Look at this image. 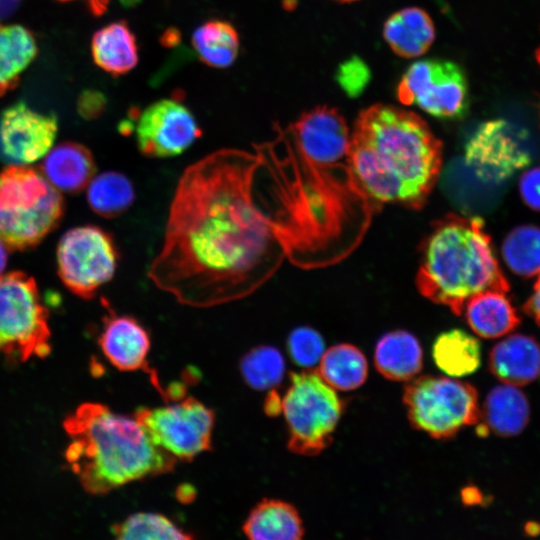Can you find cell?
<instances>
[{"label":"cell","mask_w":540,"mask_h":540,"mask_svg":"<svg viewBox=\"0 0 540 540\" xmlns=\"http://www.w3.org/2000/svg\"><path fill=\"white\" fill-rule=\"evenodd\" d=\"M279 131L291 149L310 164L329 165L348 158L349 129L336 108L318 106Z\"/></svg>","instance_id":"obj_13"},{"label":"cell","mask_w":540,"mask_h":540,"mask_svg":"<svg viewBox=\"0 0 540 540\" xmlns=\"http://www.w3.org/2000/svg\"><path fill=\"white\" fill-rule=\"evenodd\" d=\"M411 425L444 440L480 420L478 394L469 383L442 376H421L404 389Z\"/></svg>","instance_id":"obj_7"},{"label":"cell","mask_w":540,"mask_h":540,"mask_svg":"<svg viewBox=\"0 0 540 540\" xmlns=\"http://www.w3.org/2000/svg\"><path fill=\"white\" fill-rule=\"evenodd\" d=\"M317 373L332 388L350 391L365 382L368 365L356 346L338 344L324 352Z\"/></svg>","instance_id":"obj_27"},{"label":"cell","mask_w":540,"mask_h":540,"mask_svg":"<svg viewBox=\"0 0 540 540\" xmlns=\"http://www.w3.org/2000/svg\"><path fill=\"white\" fill-rule=\"evenodd\" d=\"M135 189L123 173L106 171L88 184L87 201L94 213L105 218H115L125 213L135 201Z\"/></svg>","instance_id":"obj_29"},{"label":"cell","mask_w":540,"mask_h":540,"mask_svg":"<svg viewBox=\"0 0 540 540\" xmlns=\"http://www.w3.org/2000/svg\"><path fill=\"white\" fill-rule=\"evenodd\" d=\"M465 164L484 182L499 183L530 162L512 127L502 119L480 124L465 144Z\"/></svg>","instance_id":"obj_14"},{"label":"cell","mask_w":540,"mask_h":540,"mask_svg":"<svg viewBox=\"0 0 540 540\" xmlns=\"http://www.w3.org/2000/svg\"><path fill=\"white\" fill-rule=\"evenodd\" d=\"M530 406L525 394L518 386L503 383L494 387L487 395L480 411V420L486 430L501 437L521 433L529 422Z\"/></svg>","instance_id":"obj_20"},{"label":"cell","mask_w":540,"mask_h":540,"mask_svg":"<svg viewBox=\"0 0 540 540\" xmlns=\"http://www.w3.org/2000/svg\"><path fill=\"white\" fill-rule=\"evenodd\" d=\"M62 2L71 1V0H59ZM90 7L93 12L96 14L102 12L107 4V0H89Z\"/></svg>","instance_id":"obj_40"},{"label":"cell","mask_w":540,"mask_h":540,"mask_svg":"<svg viewBox=\"0 0 540 540\" xmlns=\"http://www.w3.org/2000/svg\"><path fill=\"white\" fill-rule=\"evenodd\" d=\"M383 36L393 52L404 58L424 54L435 39V27L426 11L404 8L384 23Z\"/></svg>","instance_id":"obj_19"},{"label":"cell","mask_w":540,"mask_h":540,"mask_svg":"<svg viewBox=\"0 0 540 540\" xmlns=\"http://www.w3.org/2000/svg\"><path fill=\"white\" fill-rule=\"evenodd\" d=\"M243 533L253 540H298L304 528L297 509L282 500L263 499L249 513Z\"/></svg>","instance_id":"obj_22"},{"label":"cell","mask_w":540,"mask_h":540,"mask_svg":"<svg viewBox=\"0 0 540 540\" xmlns=\"http://www.w3.org/2000/svg\"><path fill=\"white\" fill-rule=\"evenodd\" d=\"M112 533L121 540H177L194 536L180 528L165 515L153 512H138L112 526Z\"/></svg>","instance_id":"obj_32"},{"label":"cell","mask_w":540,"mask_h":540,"mask_svg":"<svg viewBox=\"0 0 540 540\" xmlns=\"http://www.w3.org/2000/svg\"><path fill=\"white\" fill-rule=\"evenodd\" d=\"M48 311L34 279L13 271L0 276V354L19 361L51 351Z\"/></svg>","instance_id":"obj_8"},{"label":"cell","mask_w":540,"mask_h":540,"mask_svg":"<svg viewBox=\"0 0 540 540\" xmlns=\"http://www.w3.org/2000/svg\"><path fill=\"white\" fill-rule=\"evenodd\" d=\"M535 56H536L537 63L540 66V46L537 48L535 52Z\"/></svg>","instance_id":"obj_41"},{"label":"cell","mask_w":540,"mask_h":540,"mask_svg":"<svg viewBox=\"0 0 540 540\" xmlns=\"http://www.w3.org/2000/svg\"><path fill=\"white\" fill-rule=\"evenodd\" d=\"M91 53L95 64L113 76L130 72L138 63L136 37L123 20L112 22L94 33Z\"/></svg>","instance_id":"obj_23"},{"label":"cell","mask_w":540,"mask_h":540,"mask_svg":"<svg viewBox=\"0 0 540 540\" xmlns=\"http://www.w3.org/2000/svg\"><path fill=\"white\" fill-rule=\"evenodd\" d=\"M288 353L291 360L303 368H311L320 362L325 344L322 336L306 326L297 327L288 336Z\"/></svg>","instance_id":"obj_33"},{"label":"cell","mask_w":540,"mask_h":540,"mask_svg":"<svg viewBox=\"0 0 540 540\" xmlns=\"http://www.w3.org/2000/svg\"><path fill=\"white\" fill-rule=\"evenodd\" d=\"M416 285L458 316L472 296L509 290L482 220L453 213L435 222L424 240Z\"/></svg>","instance_id":"obj_4"},{"label":"cell","mask_w":540,"mask_h":540,"mask_svg":"<svg viewBox=\"0 0 540 540\" xmlns=\"http://www.w3.org/2000/svg\"><path fill=\"white\" fill-rule=\"evenodd\" d=\"M8 261V247L0 240V276L7 265Z\"/></svg>","instance_id":"obj_39"},{"label":"cell","mask_w":540,"mask_h":540,"mask_svg":"<svg viewBox=\"0 0 540 540\" xmlns=\"http://www.w3.org/2000/svg\"><path fill=\"white\" fill-rule=\"evenodd\" d=\"M240 372L250 388L259 391L271 390L283 380L285 361L277 348L261 345L242 357Z\"/></svg>","instance_id":"obj_31"},{"label":"cell","mask_w":540,"mask_h":540,"mask_svg":"<svg viewBox=\"0 0 540 540\" xmlns=\"http://www.w3.org/2000/svg\"><path fill=\"white\" fill-rule=\"evenodd\" d=\"M538 111H539V119H540V102H539V106H538Z\"/></svg>","instance_id":"obj_43"},{"label":"cell","mask_w":540,"mask_h":540,"mask_svg":"<svg viewBox=\"0 0 540 540\" xmlns=\"http://www.w3.org/2000/svg\"><path fill=\"white\" fill-rule=\"evenodd\" d=\"M65 461L83 489L106 494L128 483L171 472L177 460L153 443L135 417L104 404L79 405L63 422Z\"/></svg>","instance_id":"obj_3"},{"label":"cell","mask_w":540,"mask_h":540,"mask_svg":"<svg viewBox=\"0 0 540 540\" xmlns=\"http://www.w3.org/2000/svg\"><path fill=\"white\" fill-rule=\"evenodd\" d=\"M437 367L453 377L474 373L481 363L479 341L461 329L445 331L437 336L432 347Z\"/></svg>","instance_id":"obj_26"},{"label":"cell","mask_w":540,"mask_h":540,"mask_svg":"<svg viewBox=\"0 0 540 540\" xmlns=\"http://www.w3.org/2000/svg\"><path fill=\"white\" fill-rule=\"evenodd\" d=\"M338 1H341V2H351V1H355V0H338Z\"/></svg>","instance_id":"obj_42"},{"label":"cell","mask_w":540,"mask_h":540,"mask_svg":"<svg viewBox=\"0 0 540 540\" xmlns=\"http://www.w3.org/2000/svg\"><path fill=\"white\" fill-rule=\"evenodd\" d=\"M134 417L153 443L177 461H190L211 449L215 414L194 397L157 408L143 407Z\"/></svg>","instance_id":"obj_10"},{"label":"cell","mask_w":540,"mask_h":540,"mask_svg":"<svg viewBox=\"0 0 540 540\" xmlns=\"http://www.w3.org/2000/svg\"><path fill=\"white\" fill-rule=\"evenodd\" d=\"M519 190L525 204L540 211V166L530 168L521 175Z\"/></svg>","instance_id":"obj_34"},{"label":"cell","mask_w":540,"mask_h":540,"mask_svg":"<svg viewBox=\"0 0 540 540\" xmlns=\"http://www.w3.org/2000/svg\"><path fill=\"white\" fill-rule=\"evenodd\" d=\"M344 404L317 372L290 374V385L281 399L288 428L290 451L314 456L332 442Z\"/></svg>","instance_id":"obj_6"},{"label":"cell","mask_w":540,"mask_h":540,"mask_svg":"<svg viewBox=\"0 0 540 540\" xmlns=\"http://www.w3.org/2000/svg\"><path fill=\"white\" fill-rule=\"evenodd\" d=\"M488 364L503 383L528 384L540 375V345L530 336L510 335L492 348Z\"/></svg>","instance_id":"obj_17"},{"label":"cell","mask_w":540,"mask_h":540,"mask_svg":"<svg viewBox=\"0 0 540 540\" xmlns=\"http://www.w3.org/2000/svg\"><path fill=\"white\" fill-rule=\"evenodd\" d=\"M469 327L482 338H498L513 331L520 318L506 292L486 290L472 296L464 307Z\"/></svg>","instance_id":"obj_21"},{"label":"cell","mask_w":540,"mask_h":540,"mask_svg":"<svg viewBox=\"0 0 540 540\" xmlns=\"http://www.w3.org/2000/svg\"><path fill=\"white\" fill-rule=\"evenodd\" d=\"M57 130L54 114L40 113L19 101L1 112V152L17 164L35 162L50 150Z\"/></svg>","instance_id":"obj_15"},{"label":"cell","mask_w":540,"mask_h":540,"mask_svg":"<svg viewBox=\"0 0 540 540\" xmlns=\"http://www.w3.org/2000/svg\"><path fill=\"white\" fill-rule=\"evenodd\" d=\"M23 0H0V22L12 16Z\"/></svg>","instance_id":"obj_38"},{"label":"cell","mask_w":540,"mask_h":540,"mask_svg":"<svg viewBox=\"0 0 540 540\" xmlns=\"http://www.w3.org/2000/svg\"><path fill=\"white\" fill-rule=\"evenodd\" d=\"M119 253L110 233L95 225L68 230L57 247V270L74 294L91 299L117 269Z\"/></svg>","instance_id":"obj_9"},{"label":"cell","mask_w":540,"mask_h":540,"mask_svg":"<svg viewBox=\"0 0 540 540\" xmlns=\"http://www.w3.org/2000/svg\"><path fill=\"white\" fill-rule=\"evenodd\" d=\"M348 161L375 200L419 208L439 177L442 143L414 112L375 104L355 121Z\"/></svg>","instance_id":"obj_2"},{"label":"cell","mask_w":540,"mask_h":540,"mask_svg":"<svg viewBox=\"0 0 540 540\" xmlns=\"http://www.w3.org/2000/svg\"><path fill=\"white\" fill-rule=\"evenodd\" d=\"M38 53L33 33L24 26L0 25V96L13 89Z\"/></svg>","instance_id":"obj_25"},{"label":"cell","mask_w":540,"mask_h":540,"mask_svg":"<svg viewBox=\"0 0 540 540\" xmlns=\"http://www.w3.org/2000/svg\"><path fill=\"white\" fill-rule=\"evenodd\" d=\"M258 166L254 151L224 148L179 178L147 275L182 305L241 300L278 269L285 253L258 196Z\"/></svg>","instance_id":"obj_1"},{"label":"cell","mask_w":540,"mask_h":540,"mask_svg":"<svg viewBox=\"0 0 540 540\" xmlns=\"http://www.w3.org/2000/svg\"><path fill=\"white\" fill-rule=\"evenodd\" d=\"M137 147L150 158L182 154L202 135L194 115L176 99H161L147 106L136 119Z\"/></svg>","instance_id":"obj_12"},{"label":"cell","mask_w":540,"mask_h":540,"mask_svg":"<svg viewBox=\"0 0 540 540\" xmlns=\"http://www.w3.org/2000/svg\"><path fill=\"white\" fill-rule=\"evenodd\" d=\"M281 399L278 393L271 389L265 399V413L269 416H276L281 413Z\"/></svg>","instance_id":"obj_37"},{"label":"cell","mask_w":540,"mask_h":540,"mask_svg":"<svg viewBox=\"0 0 540 540\" xmlns=\"http://www.w3.org/2000/svg\"><path fill=\"white\" fill-rule=\"evenodd\" d=\"M41 171L56 189L77 193L93 179L96 164L87 147L76 142H63L48 152Z\"/></svg>","instance_id":"obj_18"},{"label":"cell","mask_w":540,"mask_h":540,"mask_svg":"<svg viewBox=\"0 0 540 540\" xmlns=\"http://www.w3.org/2000/svg\"><path fill=\"white\" fill-rule=\"evenodd\" d=\"M103 318L98 344L106 359L118 370L146 371L152 384L163 395L156 373L148 367L151 340L146 328L129 315H119L110 307Z\"/></svg>","instance_id":"obj_16"},{"label":"cell","mask_w":540,"mask_h":540,"mask_svg":"<svg viewBox=\"0 0 540 540\" xmlns=\"http://www.w3.org/2000/svg\"><path fill=\"white\" fill-rule=\"evenodd\" d=\"M397 97L404 105L418 106L445 120L464 118L470 105L463 69L440 59L420 60L410 65L397 86Z\"/></svg>","instance_id":"obj_11"},{"label":"cell","mask_w":540,"mask_h":540,"mask_svg":"<svg viewBox=\"0 0 540 540\" xmlns=\"http://www.w3.org/2000/svg\"><path fill=\"white\" fill-rule=\"evenodd\" d=\"M192 46L199 59L213 68H226L236 60L240 40L236 29L226 21L211 20L192 34Z\"/></svg>","instance_id":"obj_28"},{"label":"cell","mask_w":540,"mask_h":540,"mask_svg":"<svg viewBox=\"0 0 540 540\" xmlns=\"http://www.w3.org/2000/svg\"><path fill=\"white\" fill-rule=\"evenodd\" d=\"M104 95L97 91H85L78 100V111L86 119H93L102 114L105 108Z\"/></svg>","instance_id":"obj_35"},{"label":"cell","mask_w":540,"mask_h":540,"mask_svg":"<svg viewBox=\"0 0 540 540\" xmlns=\"http://www.w3.org/2000/svg\"><path fill=\"white\" fill-rule=\"evenodd\" d=\"M502 256L509 269L518 276L533 277L540 273V228L522 225L514 228L502 244Z\"/></svg>","instance_id":"obj_30"},{"label":"cell","mask_w":540,"mask_h":540,"mask_svg":"<svg viewBox=\"0 0 540 540\" xmlns=\"http://www.w3.org/2000/svg\"><path fill=\"white\" fill-rule=\"evenodd\" d=\"M533 288V293L523 306L524 312L540 325V273Z\"/></svg>","instance_id":"obj_36"},{"label":"cell","mask_w":540,"mask_h":540,"mask_svg":"<svg viewBox=\"0 0 540 540\" xmlns=\"http://www.w3.org/2000/svg\"><path fill=\"white\" fill-rule=\"evenodd\" d=\"M64 200L37 170L12 165L0 173V240L10 249L38 245L59 224Z\"/></svg>","instance_id":"obj_5"},{"label":"cell","mask_w":540,"mask_h":540,"mask_svg":"<svg viewBox=\"0 0 540 540\" xmlns=\"http://www.w3.org/2000/svg\"><path fill=\"white\" fill-rule=\"evenodd\" d=\"M374 363L385 378L407 381L422 369V348L417 338L407 331L388 332L376 344Z\"/></svg>","instance_id":"obj_24"}]
</instances>
